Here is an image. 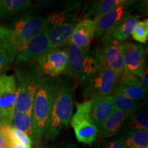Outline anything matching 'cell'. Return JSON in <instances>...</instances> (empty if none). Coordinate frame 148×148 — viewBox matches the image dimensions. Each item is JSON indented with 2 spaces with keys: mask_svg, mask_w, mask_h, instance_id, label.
Masks as SVG:
<instances>
[{
  "mask_svg": "<svg viewBox=\"0 0 148 148\" xmlns=\"http://www.w3.org/2000/svg\"><path fill=\"white\" fill-rule=\"evenodd\" d=\"M12 148H25L23 145H21V143H15L13 144V146H12Z\"/></svg>",
  "mask_w": 148,
  "mask_h": 148,
  "instance_id": "cell-33",
  "label": "cell"
},
{
  "mask_svg": "<svg viewBox=\"0 0 148 148\" xmlns=\"http://www.w3.org/2000/svg\"><path fill=\"white\" fill-rule=\"evenodd\" d=\"M3 125V118H2V114H1V110H0V126H1V125Z\"/></svg>",
  "mask_w": 148,
  "mask_h": 148,
  "instance_id": "cell-34",
  "label": "cell"
},
{
  "mask_svg": "<svg viewBox=\"0 0 148 148\" xmlns=\"http://www.w3.org/2000/svg\"><path fill=\"white\" fill-rule=\"evenodd\" d=\"M67 66L65 73L81 83L92 76L103 66L97 49H81L69 42L65 49Z\"/></svg>",
  "mask_w": 148,
  "mask_h": 148,
  "instance_id": "cell-4",
  "label": "cell"
},
{
  "mask_svg": "<svg viewBox=\"0 0 148 148\" xmlns=\"http://www.w3.org/2000/svg\"><path fill=\"white\" fill-rule=\"evenodd\" d=\"M50 51L47 32L43 29L20 49L14 60L16 62H37Z\"/></svg>",
  "mask_w": 148,
  "mask_h": 148,
  "instance_id": "cell-12",
  "label": "cell"
},
{
  "mask_svg": "<svg viewBox=\"0 0 148 148\" xmlns=\"http://www.w3.org/2000/svg\"><path fill=\"white\" fill-rule=\"evenodd\" d=\"M15 111L32 116V105L42 74L37 62H16Z\"/></svg>",
  "mask_w": 148,
  "mask_h": 148,
  "instance_id": "cell-3",
  "label": "cell"
},
{
  "mask_svg": "<svg viewBox=\"0 0 148 148\" xmlns=\"http://www.w3.org/2000/svg\"><path fill=\"white\" fill-rule=\"evenodd\" d=\"M121 138L126 148H148V130L126 131Z\"/></svg>",
  "mask_w": 148,
  "mask_h": 148,
  "instance_id": "cell-23",
  "label": "cell"
},
{
  "mask_svg": "<svg viewBox=\"0 0 148 148\" xmlns=\"http://www.w3.org/2000/svg\"><path fill=\"white\" fill-rule=\"evenodd\" d=\"M55 95V80L53 77L42 76L39 88L32 105V118L34 130L38 140L45 136Z\"/></svg>",
  "mask_w": 148,
  "mask_h": 148,
  "instance_id": "cell-5",
  "label": "cell"
},
{
  "mask_svg": "<svg viewBox=\"0 0 148 148\" xmlns=\"http://www.w3.org/2000/svg\"><path fill=\"white\" fill-rule=\"evenodd\" d=\"M123 128L126 131L147 130L148 114L146 103L141 104L127 116Z\"/></svg>",
  "mask_w": 148,
  "mask_h": 148,
  "instance_id": "cell-19",
  "label": "cell"
},
{
  "mask_svg": "<svg viewBox=\"0 0 148 148\" xmlns=\"http://www.w3.org/2000/svg\"><path fill=\"white\" fill-rule=\"evenodd\" d=\"M70 123L77 141L87 145L95 141L99 129L90 116L89 100L77 103L76 111L71 116Z\"/></svg>",
  "mask_w": 148,
  "mask_h": 148,
  "instance_id": "cell-8",
  "label": "cell"
},
{
  "mask_svg": "<svg viewBox=\"0 0 148 148\" xmlns=\"http://www.w3.org/2000/svg\"><path fill=\"white\" fill-rule=\"evenodd\" d=\"M127 116L124 112L115 109L99 127L103 136L111 138L117 134L123 129Z\"/></svg>",
  "mask_w": 148,
  "mask_h": 148,
  "instance_id": "cell-18",
  "label": "cell"
},
{
  "mask_svg": "<svg viewBox=\"0 0 148 148\" xmlns=\"http://www.w3.org/2000/svg\"><path fill=\"white\" fill-rule=\"evenodd\" d=\"M36 148H40V147H38V146H37V147H36Z\"/></svg>",
  "mask_w": 148,
  "mask_h": 148,
  "instance_id": "cell-37",
  "label": "cell"
},
{
  "mask_svg": "<svg viewBox=\"0 0 148 148\" xmlns=\"http://www.w3.org/2000/svg\"><path fill=\"white\" fill-rule=\"evenodd\" d=\"M101 45L97 48L101 63L113 71L119 77L123 74V62L121 42L110 34L101 36Z\"/></svg>",
  "mask_w": 148,
  "mask_h": 148,
  "instance_id": "cell-9",
  "label": "cell"
},
{
  "mask_svg": "<svg viewBox=\"0 0 148 148\" xmlns=\"http://www.w3.org/2000/svg\"><path fill=\"white\" fill-rule=\"evenodd\" d=\"M126 1L127 0H100L95 1L85 18H90V16H94L95 18L99 17L119 5L125 3Z\"/></svg>",
  "mask_w": 148,
  "mask_h": 148,
  "instance_id": "cell-25",
  "label": "cell"
},
{
  "mask_svg": "<svg viewBox=\"0 0 148 148\" xmlns=\"http://www.w3.org/2000/svg\"><path fill=\"white\" fill-rule=\"evenodd\" d=\"M89 101L90 116L99 129L115 110L112 103V96L92 98Z\"/></svg>",
  "mask_w": 148,
  "mask_h": 148,
  "instance_id": "cell-16",
  "label": "cell"
},
{
  "mask_svg": "<svg viewBox=\"0 0 148 148\" xmlns=\"http://www.w3.org/2000/svg\"><path fill=\"white\" fill-rule=\"evenodd\" d=\"M62 148H77V147L75 144L69 143L66 144V145H62Z\"/></svg>",
  "mask_w": 148,
  "mask_h": 148,
  "instance_id": "cell-32",
  "label": "cell"
},
{
  "mask_svg": "<svg viewBox=\"0 0 148 148\" xmlns=\"http://www.w3.org/2000/svg\"><path fill=\"white\" fill-rule=\"evenodd\" d=\"M133 39L140 43H145L148 38V19L138 21L132 32Z\"/></svg>",
  "mask_w": 148,
  "mask_h": 148,
  "instance_id": "cell-27",
  "label": "cell"
},
{
  "mask_svg": "<svg viewBox=\"0 0 148 148\" xmlns=\"http://www.w3.org/2000/svg\"><path fill=\"white\" fill-rule=\"evenodd\" d=\"M123 62V75H131L138 77L145 68V51L143 46L135 42L122 44Z\"/></svg>",
  "mask_w": 148,
  "mask_h": 148,
  "instance_id": "cell-11",
  "label": "cell"
},
{
  "mask_svg": "<svg viewBox=\"0 0 148 148\" xmlns=\"http://www.w3.org/2000/svg\"><path fill=\"white\" fill-rule=\"evenodd\" d=\"M12 62L8 55L2 49H0V75L8 69Z\"/></svg>",
  "mask_w": 148,
  "mask_h": 148,
  "instance_id": "cell-29",
  "label": "cell"
},
{
  "mask_svg": "<svg viewBox=\"0 0 148 148\" xmlns=\"http://www.w3.org/2000/svg\"><path fill=\"white\" fill-rule=\"evenodd\" d=\"M103 148H126L123 143V140L121 137L116 138L112 141L106 144L105 147Z\"/></svg>",
  "mask_w": 148,
  "mask_h": 148,
  "instance_id": "cell-30",
  "label": "cell"
},
{
  "mask_svg": "<svg viewBox=\"0 0 148 148\" xmlns=\"http://www.w3.org/2000/svg\"><path fill=\"white\" fill-rule=\"evenodd\" d=\"M33 4L30 0H0V18L16 15Z\"/></svg>",
  "mask_w": 148,
  "mask_h": 148,
  "instance_id": "cell-21",
  "label": "cell"
},
{
  "mask_svg": "<svg viewBox=\"0 0 148 148\" xmlns=\"http://www.w3.org/2000/svg\"><path fill=\"white\" fill-rule=\"evenodd\" d=\"M0 49H1V41H0Z\"/></svg>",
  "mask_w": 148,
  "mask_h": 148,
  "instance_id": "cell-36",
  "label": "cell"
},
{
  "mask_svg": "<svg viewBox=\"0 0 148 148\" xmlns=\"http://www.w3.org/2000/svg\"><path fill=\"white\" fill-rule=\"evenodd\" d=\"M18 143L14 136L12 125L0 126V148H12L13 144Z\"/></svg>",
  "mask_w": 148,
  "mask_h": 148,
  "instance_id": "cell-26",
  "label": "cell"
},
{
  "mask_svg": "<svg viewBox=\"0 0 148 148\" xmlns=\"http://www.w3.org/2000/svg\"><path fill=\"white\" fill-rule=\"evenodd\" d=\"M16 99V80L14 75H0V110L3 125H12L15 112Z\"/></svg>",
  "mask_w": 148,
  "mask_h": 148,
  "instance_id": "cell-10",
  "label": "cell"
},
{
  "mask_svg": "<svg viewBox=\"0 0 148 148\" xmlns=\"http://www.w3.org/2000/svg\"><path fill=\"white\" fill-rule=\"evenodd\" d=\"M95 21L91 18H84L78 22L72 33L69 42L81 49H88L95 38Z\"/></svg>",
  "mask_w": 148,
  "mask_h": 148,
  "instance_id": "cell-15",
  "label": "cell"
},
{
  "mask_svg": "<svg viewBox=\"0 0 148 148\" xmlns=\"http://www.w3.org/2000/svg\"><path fill=\"white\" fill-rule=\"evenodd\" d=\"M42 75L51 77H58L64 73L67 66L65 49H55L46 53L37 62Z\"/></svg>",
  "mask_w": 148,
  "mask_h": 148,
  "instance_id": "cell-14",
  "label": "cell"
},
{
  "mask_svg": "<svg viewBox=\"0 0 148 148\" xmlns=\"http://www.w3.org/2000/svg\"><path fill=\"white\" fill-rule=\"evenodd\" d=\"M56 148H62V145H61V146H58V147H56Z\"/></svg>",
  "mask_w": 148,
  "mask_h": 148,
  "instance_id": "cell-35",
  "label": "cell"
},
{
  "mask_svg": "<svg viewBox=\"0 0 148 148\" xmlns=\"http://www.w3.org/2000/svg\"><path fill=\"white\" fill-rule=\"evenodd\" d=\"M138 80L140 81V84L143 86V88L145 90H148V72H147V67L146 66L145 68L143 73L139 77H137Z\"/></svg>",
  "mask_w": 148,
  "mask_h": 148,
  "instance_id": "cell-31",
  "label": "cell"
},
{
  "mask_svg": "<svg viewBox=\"0 0 148 148\" xmlns=\"http://www.w3.org/2000/svg\"><path fill=\"white\" fill-rule=\"evenodd\" d=\"M55 95L52 112L45 136L52 140L69 125L73 114V86L69 78L55 77Z\"/></svg>",
  "mask_w": 148,
  "mask_h": 148,
  "instance_id": "cell-2",
  "label": "cell"
},
{
  "mask_svg": "<svg viewBox=\"0 0 148 148\" xmlns=\"http://www.w3.org/2000/svg\"><path fill=\"white\" fill-rule=\"evenodd\" d=\"M134 2V1L127 0L126 2L110 10L108 13L94 18L95 25V37H101L110 34L122 20L130 14L129 8Z\"/></svg>",
  "mask_w": 148,
  "mask_h": 148,
  "instance_id": "cell-13",
  "label": "cell"
},
{
  "mask_svg": "<svg viewBox=\"0 0 148 148\" xmlns=\"http://www.w3.org/2000/svg\"><path fill=\"white\" fill-rule=\"evenodd\" d=\"M12 126L26 134L30 138L32 144H36L38 142L33 125L32 116L15 111L12 119Z\"/></svg>",
  "mask_w": 148,
  "mask_h": 148,
  "instance_id": "cell-20",
  "label": "cell"
},
{
  "mask_svg": "<svg viewBox=\"0 0 148 148\" xmlns=\"http://www.w3.org/2000/svg\"><path fill=\"white\" fill-rule=\"evenodd\" d=\"M13 132H14V136H15L16 139L17 140L18 143H21V145H23L25 148H32V141H31L30 138H29L26 134H25L24 133L21 132V131L17 130L14 128V127H13Z\"/></svg>",
  "mask_w": 148,
  "mask_h": 148,
  "instance_id": "cell-28",
  "label": "cell"
},
{
  "mask_svg": "<svg viewBox=\"0 0 148 148\" xmlns=\"http://www.w3.org/2000/svg\"><path fill=\"white\" fill-rule=\"evenodd\" d=\"M120 77L106 66L82 83L83 96L86 100L111 96L117 88Z\"/></svg>",
  "mask_w": 148,
  "mask_h": 148,
  "instance_id": "cell-7",
  "label": "cell"
},
{
  "mask_svg": "<svg viewBox=\"0 0 148 148\" xmlns=\"http://www.w3.org/2000/svg\"><path fill=\"white\" fill-rule=\"evenodd\" d=\"M138 18H139L138 15L128 14L122 20V21L118 25V26L109 34L114 39L118 40V41H125L132 34L133 29H134L136 23L138 21Z\"/></svg>",
  "mask_w": 148,
  "mask_h": 148,
  "instance_id": "cell-22",
  "label": "cell"
},
{
  "mask_svg": "<svg viewBox=\"0 0 148 148\" xmlns=\"http://www.w3.org/2000/svg\"><path fill=\"white\" fill-rule=\"evenodd\" d=\"M46 18L29 11L16 15L10 23L0 26L1 49L13 61L20 49L45 28Z\"/></svg>",
  "mask_w": 148,
  "mask_h": 148,
  "instance_id": "cell-1",
  "label": "cell"
},
{
  "mask_svg": "<svg viewBox=\"0 0 148 148\" xmlns=\"http://www.w3.org/2000/svg\"><path fill=\"white\" fill-rule=\"evenodd\" d=\"M111 96L115 109L124 112L127 115L141 105L140 102L130 99L117 89L115 90Z\"/></svg>",
  "mask_w": 148,
  "mask_h": 148,
  "instance_id": "cell-24",
  "label": "cell"
},
{
  "mask_svg": "<svg viewBox=\"0 0 148 148\" xmlns=\"http://www.w3.org/2000/svg\"><path fill=\"white\" fill-rule=\"evenodd\" d=\"M77 24L76 16L69 15L63 12L52 14L46 18L44 29L47 32L51 50L66 47Z\"/></svg>",
  "mask_w": 148,
  "mask_h": 148,
  "instance_id": "cell-6",
  "label": "cell"
},
{
  "mask_svg": "<svg viewBox=\"0 0 148 148\" xmlns=\"http://www.w3.org/2000/svg\"><path fill=\"white\" fill-rule=\"evenodd\" d=\"M116 89L127 97L138 102L147 98V90L143 88L138 79L134 75H122L118 82Z\"/></svg>",
  "mask_w": 148,
  "mask_h": 148,
  "instance_id": "cell-17",
  "label": "cell"
}]
</instances>
